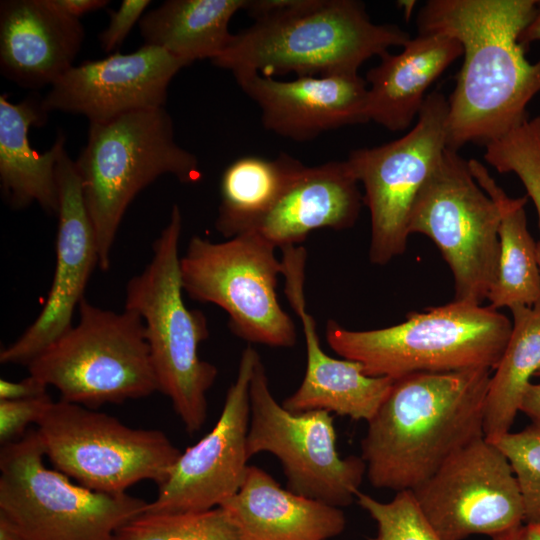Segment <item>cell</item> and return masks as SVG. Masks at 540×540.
<instances>
[{
    "instance_id": "1",
    "label": "cell",
    "mask_w": 540,
    "mask_h": 540,
    "mask_svg": "<svg viewBox=\"0 0 540 540\" xmlns=\"http://www.w3.org/2000/svg\"><path fill=\"white\" fill-rule=\"evenodd\" d=\"M538 0H429L418 33L457 39L463 64L448 98L447 147L487 143L521 125L540 92V58L530 63L519 36Z\"/></svg>"
},
{
    "instance_id": "2",
    "label": "cell",
    "mask_w": 540,
    "mask_h": 540,
    "mask_svg": "<svg viewBox=\"0 0 540 540\" xmlns=\"http://www.w3.org/2000/svg\"><path fill=\"white\" fill-rule=\"evenodd\" d=\"M492 369L419 372L394 379L361 440L376 489L413 490L452 455L484 437Z\"/></svg>"
},
{
    "instance_id": "3",
    "label": "cell",
    "mask_w": 540,
    "mask_h": 540,
    "mask_svg": "<svg viewBox=\"0 0 540 540\" xmlns=\"http://www.w3.org/2000/svg\"><path fill=\"white\" fill-rule=\"evenodd\" d=\"M244 9L254 23L211 60L232 74L355 75L411 39L397 25L374 23L357 0H247Z\"/></svg>"
},
{
    "instance_id": "4",
    "label": "cell",
    "mask_w": 540,
    "mask_h": 540,
    "mask_svg": "<svg viewBox=\"0 0 540 540\" xmlns=\"http://www.w3.org/2000/svg\"><path fill=\"white\" fill-rule=\"evenodd\" d=\"M181 233L182 214L175 204L152 245L150 262L127 282L124 308L143 320L158 392L169 398L185 430L194 434L207 420V393L218 370L199 355L209 337L207 318L183 300Z\"/></svg>"
},
{
    "instance_id": "5",
    "label": "cell",
    "mask_w": 540,
    "mask_h": 540,
    "mask_svg": "<svg viewBox=\"0 0 540 540\" xmlns=\"http://www.w3.org/2000/svg\"><path fill=\"white\" fill-rule=\"evenodd\" d=\"M511 330L510 319L490 306L452 301L381 329L351 330L330 319L325 335L337 355L359 363L366 375L398 379L419 372L494 371Z\"/></svg>"
},
{
    "instance_id": "6",
    "label": "cell",
    "mask_w": 540,
    "mask_h": 540,
    "mask_svg": "<svg viewBox=\"0 0 540 540\" xmlns=\"http://www.w3.org/2000/svg\"><path fill=\"white\" fill-rule=\"evenodd\" d=\"M75 165L102 271L110 269L120 223L143 189L165 174L185 184L202 177L197 157L176 143L165 107L90 123L87 143Z\"/></svg>"
},
{
    "instance_id": "7",
    "label": "cell",
    "mask_w": 540,
    "mask_h": 540,
    "mask_svg": "<svg viewBox=\"0 0 540 540\" xmlns=\"http://www.w3.org/2000/svg\"><path fill=\"white\" fill-rule=\"evenodd\" d=\"M78 310V323L27 365L29 374L54 387L60 400L91 409L158 392L141 317L86 298Z\"/></svg>"
},
{
    "instance_id": "8",
    "label": "cell",
    "mask_w": 540,
    "mask_h": 540,
    "mask_svg": "<svg viewBox=\"0 0 540 540\" xmlns=\"http://www.w3.org/2000/svg\"><path fill=\"white\" fill-rule=\"evenodd\" d=\"M45 457L36 429L0 452V515L26 540H112L145 511L148 502L74 483Z\"/></svg>"
},
{
    "instance_id": "9",
    "label": "cell",
    "mask_w": 540,
    "mask_h": 540,
    "mask_svg": "<svg viewBox=\"0 0 540 540\" xmlns=\"http://www.w3.org/2000/svg\"><path fill=\"white\" fill-rule=\"evenodd\" d=\"M277 248L255 230L223 242L195 235L180 257L184 293L228 315V327L250 344L290 348L297 329L277 297L282 263Z\"/></svg>"
},
{
    "instance_id": "10",
    "label": "cell",
    "mask_w": 540,
    "mask_h": 540,
    "mask_svg": "<svg viewBox=\"0 0 540 540\" xmlns=\"http://www.w3.org/2000/svg\"><path fill=\"white\" fill-rule=\"evenodd\" d=\"M55 469L102 493L122 494L141 481L159 486L180 450L157 429L127 426L107 413L53 401L36 425Z\"/></svg>"
},
{
    "instance_id": "11",
    "label": "cell",
    "mask_w": 540,
    "mask_h": 540,
    "mask_svg": "<svg viewBox=\"0 0 540 540\" xmlns=\"http://www.w3.org/2000/svg\"><path fill=\"white\" fill-rule=\"evenodd\" d=\"M500 213L458 151L446 148L420 190L409 218V234L427 236L450 268L453 301L482 305L494 284Z\"/></svg>"
},
{
    "instance_id": "12",
    "label": "cell",
    "mask_w": 540,
    "mask_h": 540,
    "mask_svg": "<svg viewBox=\"0 0 540 540\" xmlns=\"http://www.w3.org/2000/svg\"><path fill=\"white\" fill-rule=\"evenodd\" d=\"M247 456L268 452L281 463L287 489L338 508L352 504L366 475L361 456L341 457L330 412H291L274 398L261 357L249 387Z\"/></svg>"
},
{
    "instance_id": "13",
    "label": "cell",
    "mask_w": 540,
    "mask_h": 540,
    "mask_svg": "<svg viewBox=\"0 0 540 540\" xmlns=\"http://www.w3.org/2000/svg\"><path fill=\"white\" fill-rule=\"evenodd\" d=\"M447 115L448 98L432 91L406 134L350 152L346 161L370 212L372 264L385 265L405 252L413 204L447 148Z\"/></svg>"
},
{
    "instance_id": "14",
    "label": "cell",
    "mask_w": 540,
    "mask_h": 540,
    "mask_svg": "<svg viewBox=\"0 0 540 540\" xmlns=\"http://www.w3.org/2000/svg\"><path fill=\"white\" fill-rule=\"evenodd\" d=\"M441 540L490 538L524 523V505L512 466L492 441L481 437L452 455L411 490Z\"/></svg>"
},
{
    "instance_id": "15",
    "label": "cell",
    "mask_w": 540,
    "mask_h": 540,
    "mask_svg": "<svg viewBox=\"0 0 540 540\" xmlns=\"http://www.w3.org/2000/svg\"><path fill=\"white\" fill-rule=\"evenodd\" d=\"M259 358L251 345L242 351L236 379L214 427L181 452L144 512L208 510L221 506L239 490L249 466V387Z\"/></svg>"
},
{
    "instance_id": "16",
    "label": "cell",
    "mask_w": 540,
    "mask_h": 540,
    "mask_svg": "<svg viewBox=\"0 0 540 540\" xmlns=\"http://www.w3.org/2000/svg\"><path fill=\"white\" fill-rule=\"evenodd\" d=\"M56 177L58 229L56 264L42 310L13 343L0 352L2 364L27 366L72 326L90 276L99 267L95 232L81 188L80 177L66 150L61 154Z\"/></svg>"
},
{
    "instance_id": "17",
    "label": "cell",
    "mask_w": 540,
    "mask_h": 540,
    "mask_svg": "<svg viewBox=\"0 0 540 540\" xmlns=\"http://www.w3.org/2000/svg\"><path fill=\"white\" fill-rule=\"evenodd\" d=\"M188 64L144 44L138 50L73 66L50 88L42 107L85 116L90 123L165 106L168 86Z\"/></svg>"
},
{
    "instance_id": "18",
    "label": "cell",
    "mask_w": 540,
    "mask_h": 540,
    "mask_svg": "<svg viewBox=\"0 0 540 540\" xmlns=\"http://www.w3.org/2000/svg\"><path fill=\"white\" fill-rule=\"evenodd\" d=\"M281 252L284 293L301 321L306 346L304 378L296 391L282 401V406L295 413L324 410L368 422L388 395L394 379L368 376L359 363L336 359L324 352L315 320L306 311L307 252L301 245L285 247Z\"/></svg>"
},
{
    "instance_id": "19",
    "label": "cell",
    "mask_w": 540,
    "mask_h": 540,
    "mask_svg": "<svg viewBox=\"0 0 540 540\" xmlns=\"http://www.w3.org/2000/svg\"><path fill=\"white\" fill-rule=\"evenodd\" d=\"M233 76L260 108L264 127L283 137L306 141L325 131L369 122L368 85L359 74L300 76L291 81L254 71Z\"/></svg>"
},
{
    "instance_id": "20",
    "label": "cell",
    "mask_w": 540,
    "mask_h": 540,
    "mask_svg": "<svg viewBox=\"0 0 540 540\" xmlns=\"http://www.w3.org/2000/svg\"><path fill=\"white\" fill-rule=\"evenodd\" d=\"M85 30L49 0L0 2V72L17 85H53L79 53Z\"/></svg>"
},
{
    "instance_id": "21",
    "label": "cell",
    "mask_w": 540,
    "mask_h": 540,
    "mask_svg": "<svg viewBox=\"0 0 540 540\" xmlns=\"http://www.w3.org/2000/svg\"><path fill=\"white\" fill-rule=\"evenodd\" d=\"M358 184L346 160L304 166L254 230L281 249L317 229H349L364 204Z\"/></svg>"
},
{
    "instance_id": "22",
    "label": "cell",
    "mask_w": 540,
    "mask_h": 540,
    "mask_svg": "<svg viewBox=\"0 0 540 540\" xmlns=\"http://www.w3.org/2000/svg\"><path fill=\"white\" fill-rule=\"evenodd\" d=\"M220 507L241 540H330L346 527L341 508L284 489L254 465L248 466L239 490Z\"/></svg>"
},
{
    "instance_id": "23",
    "label": "cell",
    "mask_w": 540,
    "mask_h": 540,
    "mask_svg": "<svg viewBox=\"0 0 540 540\" xmlns=\"http://www.w3.org/2000/svg\"><path fill=\"white\" fill-rule=\"evenodd\" d=\"M463 54L460 42L443 33H418L398 54L389 51L365 77L369 121L392 132L407 129L430 86Z\"/></svg>"
},
{
    "instance_id": "24",
    "label": "cell",
    "mask_w": 540,
    "mask_h": 540,
    "mask_svg": "<svg viewBox=\"0 0 540 540\" xmlns=\"http://www.w3.org/2000/svg\"><path fill=\"white\" fill-rule=\"evenodd\" d=\"M48 113L42 99L29 96L18 103L0 96V185L14 209L37 203L46 213L57 215L58 186L56 167L65 150L62 132L52 147L38 153L29 141V129L46 123Z\"/></svg>"
},
{
    "instance_id": "25",
    "label": "cell",
    "mask_w": 540,
    "mask_h": 540,
    "mask_svg": "<svg viewBox=\"0 0 540 540\" xmlns=\"http://www.w3.org/2000/svg\"><path fill=\"white\" fill-rule=\"evenodd\" d=\"M468 166L500 213L497 273L487 298L489 306L496 310L533 306L540 301V268L524 209L528 197L508 196L481 162L470 159Z\"/></svg>"
},
{
    "instance_id": "26",
    "label": "cell",
    "mask_w": 540,
    "mask_h": 540,
    "mask_svg": "<svg viewBox=\"0 0 540 540\" xmlns=\"http://www.w3.org/2000/svg\"><path fill=\"white\" fill-rule=\"evenodd\" d=\"M247 0H168L146 12L139 28L146 45L188 65L217 57L229 44V23Z\"/></svg>"
},
{
    "instance_id": "27",
    "label": "cell",
    "mask_w": 540,
    "mask_h": 540,
    "mask_svg": "<svg viewBox=\"0 0 540 540\" xmlns=\"http://www.w3.org/2000/svg\"><path fill=\"white\" fill-rule=\"evenodd\" d=\"M304 166L287 154L242 156L229 164L220 181L216 230L226 239L254 230Z\"/></svg>"
},
{
    "instance_id": "28",
    "label": "cell",
    "mask_w": 540,
    "mask_h": 540,
    "mask_svg": "<svg viewBox=\"0 0 540 540\" xmlns=\"http://www.w3.org/2000/svg\"><path fill=\"white\" fill-rule=\"evenodd\" d=\"M510 311L511 334L485 399L483 430L490 441L511 432L531 378L540 370V301Z\"/></svg>"
},
{
    "instance_id": "29",
    "label": "cell",
    "mask_w": 540,
    "mask_h": 540,
    "mask_svg": "<svg viewBox=\"0 0 540 540\" xmlns=\"http://www.w3.org/2000/svg\"><path fill=\"white\" fill-rule=\"evenodd\" d=\"M116 540H241L222 507L201 511L143 512L123 525Z\"/></svg>"
},
{
    "instance_id": "30",
    "label": "cell",
    "mask_w": 540,
    "mask_h": 540,
    "mask_svg": "<svg viewBox=\"0 0 540 540\" xmlns=\"http://www.w3.org/2000/svg\"><path fill=\"white\" fill-rule=\"evenodd\" d=\"M484 160L499 173H514L535 206L540 231V115L485 145ZM540 268V239L536 242Z\"/></svg>"
},
{
    "instance_id": "31",
    "label": "cell",
    "mask_w": 540,
    "mask_h": 540,
    "mask_svg": "<svg viewBox=\"0 0 540 540\" xmlns=\"http://www.w3.org/2000/svg\"><path fill=\"white\" fill-rule=\"evenodd\" d=\"M355 501L376 523V534L368 540H441L421 513L411 490L396 492L388 502L359 491Z\"/></svg>"
},
{
    "instance_id": "32",
    "label": "cell",
    "mask_w": 540,
    "mask_h": 540,
    "mask_svg": "<svg viewBox=\"0 0 540 540\" xmlns=\"http://www.w3.org/2000/svg\"><path fill=\"white\" fill-rule=\"evenodd\" d=\"M494 442L508 458L524 505V523L540 526V425L530 424Z\"/></svg>"
},
{
    "instance_id": "33",
    "label": "cell",
    "mask_w": 540,
    "mask_h": 540,
    "mask_svg": "<svg viewBox=\"0 0 540 540\" xmlns=\"http://www.w3.org/2000/svg\"><path fill=\"white\" fill-rule=\"evenodd\" d=\"M53 400L48 395L25 400H0V442L2 445L19 440L30 424L45 415Z\"/></svg>"
},
{
    "instance_id": "34",
    "label": "cell",
    "mask_w": 540,
    "mask_h": 540,
    "mask_svg": "<svg viewBox=\"0 0 540 540\" xmlns=\"http://www.w3.org/2000/svg\"><path fill=\"white\" fill-rule=\"evenodd\" d=\"M150 3L149 0H123L118 10L109 11V24L98 36L101 48L105 52L119 48Z\"/></svg>"
},
{
    "instance_id": "35",
    "label": "cell",
    "mask_w": 540,
    "mask_h": 540,
    "mask_svg": "<svg viewBox=\"0 0 540 540\" xmlns=\"http://www.w3.org/2000/svg\"><path fill=\"white\" fill-rule=\"evenodd\" d=\"M48 386L32 375L19 381L0 380V400H25L48 395Z\"/></svg>"
},
{
    "instance_id": "36",
    "label": "cell",
    "mask_w": 540,
    "mask_h": 540,
    "mask_svg": "<svg viewBox=\"0 0 540 540\" xmlns=\"http://www.w3.org/2000/svg\"><path fill=\"white\" fill-rule=\"evenodd\" d=\"M49 2L57 10L74 19L109 4L107 0H49Z\"/></svg>"
},
{
    "instance_id": "37",
    "label": "cell",
    "mask_w": 540,
    "mask_h": 540,
    "mask_svg": "<svg viewBox=\"0 0 540 540\" xmlns=\"http://www.w3.org/2000/svg\"><path fill=\"white\" fill-rule=\"evenodd\" d=\"M535 376L540 378V370ZM520 411L529 417L532 423L540 425V382H532L529 385L523 398Z\"/></svg>"
},
{
    "instance_id": "38",
    "label": "cell",
    "mask_w": 540,
    "mask_h": 540,
    "mask_svg": "<svg viewBox=\"0 0 540 540\" xmlns=\"http://www.w3.org/2000/svg\"><path fill=\"white\" fill-rule=\"evenodd\" d=\"M490 540H540V526L523 523L511 530L491 537Z\"/></svg>"
},
{
    "instance_id": "39",
    "label": "cell",
    "mask_w": 540,
    "mask_h": 540,
    "mask_svg": "<svg viewBox=\"0 0 540 540\" xmlns=\"http://www.w3.org/2000/svg\"><path fill=\"white\" fill-rule=\"evenodd\" d=\"M534 41H540V1L537 2V9L534 17L519 36V43L525 49Z\"/></svg>"
},
{
    "instance_id": "40",
    "label": "cell",
    "mask_w": 540,
    "mask_h": 540,
    "mask_svg": "<svg viewBox=\"0 0 540 540\" xmlns=\"http://www.w3.org/2000/svg\"><path fill=\"white\" fill-rule=\"evenodd\" d=\"M0 540L26 539L5 517L0 515Z\"/></svg>"
},
{
    "instance_id": "41",
    "label": "cell",
    "mask_w": 540,
    "mask_h": 540,
    "mask_svg": "<svg viewBox=\"0 0 540 540\" xmlns=\"http://www.w3.org/2000/svg\"><path fill=\"white\" fill-rule=\"evenodd\" d=\"M112 540H116L115 538H113Z\"/></svg>"
}]
</instances>
